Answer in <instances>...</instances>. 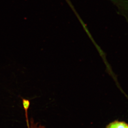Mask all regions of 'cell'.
<instances>
[{"label":"cell","instance_id":"6da1fadb","mask_svg":"<svg viewBox=\"0 0 128 128\" xmlns=\"http://www.w3.org/2000/svg\"><path fill=\"white\" fill-rule=\"evenodd\" d=\"M106 128H128V124L124 122L114 121L109 124Z\"/></svg>","mask_w":128,"mask_h":128},{"label":"cell","instance_id":"7a4b0ae2","mask_svg":"<svg viewBox=\"0 0 128 128\" xmlns=\"http://www.w3.org/2000/svg\"><path fill=\"white\" fill-rule=\"evenodd\" d=\"M28 128H46L44 126L36 123L33 121H31Z\"/></svg>","mask_w":128,"mask_h":128}]
</instances>
